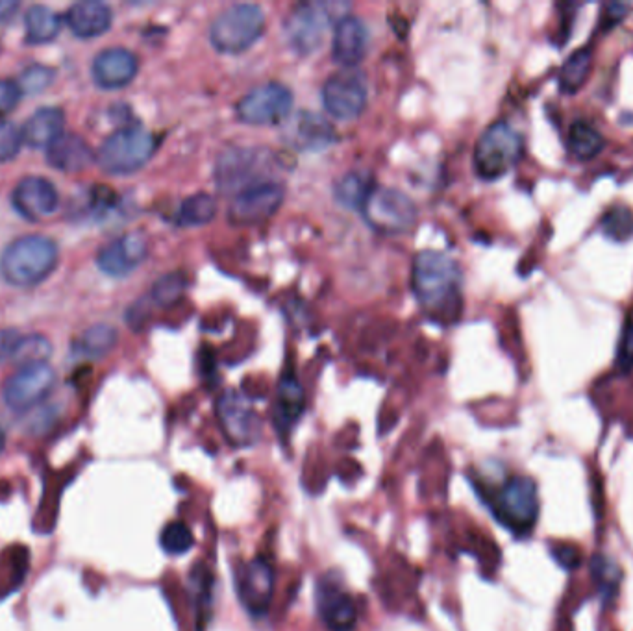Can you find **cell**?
Returning <instances> with one entry per match:
<instances>
[{
	"instance_id": "6da1fadb",
	"label": "cell",
	"mask_w": 633,
	"mask_h": 631,
	"mask_svg": "<svg viewBox=\"0 0 633 631\" xmlns=\"http://www.w3.org/2000/svg\"><path fill=\"white\" fill-rule=\"evenodd\" d=\"M461 282L458 263L443 252L426 250L413 261V291L422 310L437 321L452 322L460 317Z\"/></svg>"
},
{
	"instance_id": "83f0119b",
	"label": "cell",
	"mask_w": 633,
	"mask_h": 631,
	"mask_svg": "<svg viewBox=\"0 0 633 631\" xmlns=\"http://www.w3.org/2000/svg\"><path fill=\"white\" fill-rule=\"evenodd\" d=\"M591 67H593L591 47H584V49L572 52L569 60L563 63V67L559 71V89L563 93H576L580 87L584 86Z\"/></svg>"
},
{
	"instance_id": "52a82bcc",
	"label": "cell",
	"mask_w": 633,
	"mask_h": 631,
	"mask_svg": "<svg viewBox=\"0 0 633 631\" xmlns=\"http://www.w3.org/2000/svg\"><path fill=\"white\" fill-rule=\"evenodd\" d=\"M273 169L271 154L256 149H230L224 152L215 167V180L224 195L247 191L250 187L273 182L267 178Z\"/></svg>"
},
{
	"instance_id": "d4e9b609",
	"label": "cell",
	"mask_w": 633,
	"mask_h": 631,
	"mask_svg": "<svg viewBox=\"0 0 633 631\" xmlns=\"http://www.w3.org/2000/svg\"><path fill=\"white\" fill-rule=\"evenodd\" d=\"M304 411V391L298 384L293 372H286L278 387V404H276V422L282 430H287L298 421Z\"/></svg>"
},
{
	"instance_id": "7a4b0ae2",
	"label": "cell",
	"mask_w": 633,
	"mask_h": 631,
	"mask_svg": "<svg viewBox=\"0 0 633 631\" xmlns=\"http://www.w3.org/2000/svg\"><path fill=\"white\" fill-rule=\"evenodd\" d=\"M58 256V247L50 237H19L2 252L0 274L10 285L32 287L56 269Z\"/></svg>"
},
{
	"instance_id": "d6986e66",
	"label": "cell",
	"mask_w": 633,
	"mask_h": 631,
	"mask_svg": "<svg viewBox=\"0 0 633 631\" xmlns=\"http://www.w3.org/2000/svg\"><path fill=\"white\" fill-rule=\"evenodd\" d=\"M136 54L123 47H113L100 52L93 62V78L102 89H121L128 86L137 75Z\"/></svg>"
},
{
	"instance_id": "7c38bea8",
	"label": "cell",
	"mask_w": 633,
	"mask_h": 631,
	"mask_svg": "<svg viewBox=\"0 0 633 631\" xmlns=\"http://www.w3.org/2000/svg\"><path fill=\"white\" fill-rule=\"evenodd\" d=\"M326 112L341 121H352L365 110L367 82L358 71L345 69L330 76L323 87Z\"/></svg>"
},
{
	"instance_id": "e0dca14e",
	"label": "cell",
	"mask_w": 633,
	"mask_h": 631,
	"mask_svg": "<svg viewBox=\"0 0 633 631\" xmlns=\"http://www.w3.org/2000/svg\"><path fill=\"white\" fill-rule=\"evenodd\" d=\"M13 208L28 221H39L58 208V189L47 178H23L12 193Z\"/></svg>"
},
{
	"instance_id": "7bdbcfd3",
	"label": "cell",
	"mask_w": 633,
	"mask_h": 631,
	"mask_svg": "<svg viewBox=\"0 0 633 631\" xmlns=\"http://www.w3.org/2000/svg\"><path fill=\"white\" fill-rule=\"evenodd\" d=\"M628 10H630L628 4H619V2L606 4L602 8V15H600V26L602 28H611V26L619 25Z\"/></svg>"
},
{
	"instance_id": "836d02e7",
	"label": "cell",
	"mask_w": 633,
	"mask_h": 631,
	"mask_svg": "<svg viewBox=\"0 0 633 631\" xmlns=\"http://www.w3.org/2000/svg\"><path fill=\"white\" fill-rule=\"evenodd\" d=\"M186 293V276L182 273H169L162 276L152 287V300L160 308H171Z\"/></svg>"
},
{
	"instance_id": "8fae6325",
	"label": "cell",
	"mask_w": 633,
	"mask_h": 631,
	"mask_svg": "<svg viewBox=\"0 0 633 631\" xmlns=\"http://www.w3.org/2000/svg\"><path fill=\"white\" fill-rule=\"evenodd\" d=\"M293 106V93L282 84H265L247 93L237 104V115L243 123L267 124L284 123Z\"/></svg>"
},
{
	"instance_id": "bcb514c9",
	"label": "cell",
	"mask_w": 633,
	"mask_h": 631,
	"mask_svg": "<svg viewBox=\"0 0 633 631\" xmlns=\"http://www.w3.org/2000/svg\"><path fill=\"white\" fill-rule=\"evenodd\" d=\"M4 446H6V434H4V430L0 428V452L4 450Z\"/></svg>"
},
{
	"instance_id": "44dd1931",
	"label": "cell",
	"mask_w": 633,
	"mask_h": 631,
	"mask_svg": "<svg viewBox=\"0 0 633 631\" xmlns=\"http://www.w3.org/2000/svg\"><path fill=\"white\" fill-rule=\"evenodd\" d=\"M369 49V30L358 17H343L336 25L332 54L345 67H354L365 58Z\"/></svg>"
},
{
	"instance_id": "ffe728a7",
	"label": "cell",
	"mask_w": 633,
	"mask_h": 631,
	"mask_svg": "<svg viewBox=\"0 0 633 631\" xmlns=\"http://www.w3.org/2000/svg\"><path fill=\"white\" fill-rule=\"evenodd\" d=\"M286 141L304 152L324 150L336 141V130L321 115L300 112L286 126Z\"/></svg>"
},
{
	"instance_id": "ba28073f",
	"label": "cell",
	"mask_w": 633,
	"mask_h": 631,
	"mask_svg": "<svg viewBox=\"0 0 633 631\" xmlns=\"http://www.w3.org/2000/svg\"><path fill=\"white\" fill-rule=\"evenodd\" d=\"M365 223L387 236L404 234L417 221V206L410 197L389 187H374L361 206Z\"/></svg>"
},
{
	"instance_id": "b9f144b4",
	"label": "cell",
	"mask_w": 633,
	"mask_h": 631,
	"mask_svg": "<svg viewBox=\"0 0 633 631\" xmlns=\"http://www.w3.org/2000/svg\"><path fill=\"white\" fill-rule=\"evenodd\" d=\"M21 87L13 80H0V121L17 106L21 99Z\"/></svg>"
},
{
	"instance_id": "3957f363",
	"label": "cell",
	"mask_w": 633,
	"mask_h": 631,
	"mask_svg": "<svg viewBox=\"0 0 633 631\" xmlns=\"http://www.w3.org/2000/svg\"><path fill=\"white\" fill-rule=\"evenodd\" d=\"M495 519L515 535H528L534 530L539 515L537 487L530 478H511L498 489L482 491Z\"/></svg>"
},
{
	"instance_id": "30bf717a",
	"label": "cell",
	"mask_w": 633,
	"mask_h": 631,
	"mask_svg": "<svg viewBox=\"0 0 633 631\" xmlns=\"http://www.w3.org/2000/svg\"><path fill=\"white\" fill-rule=\"evenodd\" d=\"M54 385L56 372L47 361H38L23 365L19 371L12 374L4 384L2 396L8 408L26 411L45 400L54 389Z\"/></svg>"
},
{
	"instance_id": "f6af8a7d",
	"label": "cell",
	"mask_w": 633,
	"mask_h": 631,
	"mask_svg": "<svg viewBox=\"0 0 633 631\" xmlns=\"http://www.w3.org/2000/svg\"><path fill=\"white\" fill-rule=\"evenodd\" d=\"M17 6H19V2H15V0H0V21L10 17L17 10Z\"/></svg>"
},
{
	"instance_id": "d6a6232c",
	"label": "cell",
	"mask_w": 633,
	"mask_h": 631,
	"mask_svg": "<svg viewBox=\"0 0 633 631\" xmlns=\"http://www.w3.org/2000/svg\"><path fill=\"white\" fill-rule=\"evenodd\" d=\"M160 545H162L165 554L182 556L193 548L195 539H193V533L189 530L186 522L176 520V522H171L163 528L162 535H160Z\"/></svg>"
},
{
	"instance_id": "2e32d148",
	"label": "cell",
	"mask_w": 633,
	"mask_h": 631,
	"mask_svg": "<svg viewBox=\"0 0 633 631\" xmlns=\"http://www.w3.org/2000/svg\"><path fill=\"white\" fill-rule=\"evenodd\" d=\"M237 593L241 604L254 617L267 615L274 593V572L265 557H256L237 570Z\"/></svg>"
},
{
	"instance_id": "9a60e30c",
	"label": "cell",
	"mask_w": 633,
	"mask_h": 631,
	"mask_svg": "<svg viewBox=\"0 0 633 631\" xmlns=\"http://www.w3.org/2000/svg\"><path fill=\"white\" fill-rule=\"evenodd\" d=\"M317 611L330 631H352L358 622L356 604L336 574H326L317 583Z\"/></svg>"
},
{
	"instance_id": "8d00e7d4",
	"label": "cell",
	"mask_w": 633,
	"mask_h": 631,
	"mask_svg": "<svg viewBox=\"0 0 633 631\" xmlns=\"http://www.w3.org/2000/svg\"><path fill=\"white\" fill-rule=\"evenodd\" d=\"M23 143V132L15 124L0 121V163L13 160L19 154Z\"/></svg>"
},
{
	"instance_id": "60d3db41",
	"label": "cell",
	"mask_w": 633,
	"mask_h": 631,
	"mask_svg": "<svg viewBox=\"0 0 633 631\" xmlns=\"http://www.w3.org/2000/svg\"><path fill=\"white\" fill-rule=\"evenodd\" d=\"M550 552H552V557L558 561L563 569H578L580 563H582V550H580V546H576L574 543L559 541V543H554V545L550 546Z\"/></svg>"
},
{
	"instance_id": "e575fe53",
	"label": "cell",
	"mask_w": 633,
	"mask_h": 631,
	"mask_svg": "<svg viewBox=\"0 0 633 631\" xmlns=\"http://www.w3.org/2000/svg\"><path fill=\"white\" fill-rule=\"evenodd\" d=\"M49 352V341L45 337H39V335L19 337L17 345L13 348L12 359L21 361L23 365H30V363L45 361V358L49 356Z\"/></svg>"
},
{
	"instance_id": "4316f807",
	"label": "cell",
	"mask_w": 633,
	"mask_h": 631,
	"mask_svg": "<svg viewBox=\"0 0 633 631\" xmlns=\"http://www.w3.org/2000/svg\"><path fill=\"white\" fill-rule=\"evenodd\" d=\"M26 39L34 45L49 43L58 38L62 23L58 13L52 12L47 6H32L25 17Z\"/></svg>"
},
{
	"instance_id": "4fadbf2b",
	"label": "cell",
	"mask_w": 633,
	"mask_h": 631,
	"mask_svg": "<svg viewBox=\"0 0 633 631\" xmlns=\"http://www.w3.org/2000/svg\"><path fill=\"white\" fill-rule=\"evenodd\" d=\"M217 417L226 439L234 446L254 445L261 435V421L249 400L237 391H226L217 400Z\"/></svg>"
},
{
	"instance_id": "5bb4252c",
	"label": "cell",
	"mask_w": 633,
	"mask_h": 631,
	"mask_svg": "<svg viewBox=\"0 0 633 631\" xmlns=\"http://www.w3.org/2000/svg\"><path fill=\"white\" fill-rule=\"evenodd\" d=\"M286 189L278 182H265L239 193L228 210V221L234 226H258L271 219L284 202Z\"/></svg>"
},
{
	"instance_id": "f35d334b",
	"label": "cell",
	"mask_w": 633,
	"mask_h": 631,
	"mask_svg": "<svg viewBox=\"0 0 633 631\" xmlns=\"http://www.w3.org/2000/svg\"><path fill=\"white\" fill-rule=\"evenodd\" d=\"M617 367L622 372H630L633 369V310L624 321L621 341L617 348Z\"/></svg>"
},
{
	"instance_id": "ee69618b",
	"label": "cell",
	"mask_w": 633,
	"mask_h": 631,
	"mask_svg": "<svg viewBox=\"0 0 633 631\" xmlns=\"http://www.w3.org/2000/svg\"><path fill=\"white\" fill-rule=\"evenodd\" d=\"M19 341V335L13 330H0V363L6 358H12L13 348Z\"/></svg>"
},
{
	"instance_id": "277c9868",
	"label": "cell",
	"mask_w": 633,
	"mask_h": 631,
	"mask_svg": "<svg viewBox=\"0 0 633 631\" xmlns=\"http://www.w3.org/2000/svg\"><path fill=\"white\" fill-rule=\"evenodd\" d=\"M524 152L521 134L506 123H493L478 139L474 149V169L484 180H498L509 173Z\"/></svg>"
},
{
	"instance_id": "484cf974",
	"label": "cell",
	"mask_w": 633,
	"mask_h": 631,
	"mask_svg": "<svg viewBox=\"0 0 633 631\" xmlns=\"http://www.w3.org/2000/svg\"><path fill=\"white\" fill-rule=\"evenodd\" d=\"M567 147L574 158L582 161L593 160L606 147V139L593 124L578 119L569 128Z\"/></svg>"
},
{
	"instance_id": "7402d4cb",
	"label": "cell",
	"mask_w": 633,
	"mask_h": 631,
	"mask_svg": "<svg viewBox=\"0 0 633 631\" xmlns=\"http://www.w3.org/2000/svg\"><path fill=\"white\" fill-rule=\"evenodd\" d=\"M113 15L110 6L99 0L76 2L67 12V23L78 38H97L112 26Z\"/></svg>"
},
{
	"instance_id": "f1b7e54d",
	"label": "cell",
	"mask_w": 633,
	"mask_h": 631,
	"mask_svg": "<svg viewBox=\"0 0 633 631\" xmlns=\"http://www.w3.org/2000/svg\"><path fill=\"white\" fill-rule=\"evenodd\" d=\"M217 213V202L208 193H197L186 198L176 213V224L184 228H195L210 223Z\"/></svg>"
},
{
	"instance_id": "4dcf8cb0",
	"label": "cell",
	"mask_w": 633,
	"mask_h": 631,
	"mask_svg": "<svg viewBox=\"0 0 633 631\" xmlns=\"http://www.w3.org/2000/svg\"><path fill=\"white\" fill-rule=\"evenodd\" d=\"M117 343V332L108 324L91 326L80 339V352L89 358L106 356Z\"/></svg>"
},
{
	"instance_id": "ac0fdd59",
	"label": "cell",
	"mask_w": 633,
	"mask_h": 631,
	"mask_svg": "<svg viewBox=\"0 0 633 631\" xmlns=\"http://www.w3.org/2000/svg\"><path fill=\"white\" fill-rule=\"evenodd\" d=\"M147 239L130 232L125 236L113 239L99 252V267L102 273L110 274L113 278H121L134 273L137 267L147 258Z\"/></svg>"
},
{
	"instance_id": "cb8c5ba5",
	"label": "cell",
	"mask_w": 633,
	"mask_h": 631,
	"mask_svg": "<svg viewBox=\"0 0 633 631\" xmlns=\"http://www.w3.org/2000/svg\"><path fill=\"white\" fill-rule=\"evenodd\" d=\"M65 117L60 108H41L34 113L23 130V139L32 149H49L50 145L63 136Z\"/></svg>"
},
{
	"instance_id": "74e56055",
	"label": "cell",
	"mask_w": 633,
	"mask_h": 631,
	"mask_svg": "<svg viewBox=\"0 0 633 631\" xmlns=\"http://www.w3.org/2000/svg\"><path fill=\"white\" fill-rule=\"evenodd\" d=\"M54 80V71L45 65H32L19 78V87L23 93H39L49 87Z\"/></svg>"
},
{
	"instance_id": "5b68a950",
	"label": "cell",
	"mask_w": 633,
	"mask_h": 631,
	"mask_svg": "<svg viewBox=\"0 0 633 631\" xmlns=\"http://www.w3.org/2000/svg\"><path fill=\"white\" fill-rule=\"evenodd\" d=\"M265 15L256 4H236L217 15L210 26L211 45L223 54L250 49L263 34Z\"/></svg>"
},
{
	"instance_id": "ab89813d",
	"label": "cell",
	"mask_w": 633,
	"mask_h": 631,
	"mask_svg": "<svg viewBox=\"0 0 633 631\" xmlns=\"http://www.w3.org/2000/svg\"><path fill=\"white\" fill-rule=\"evenodd\" d=\"M593 574H595L596 582L600 583V587L606 593L617 589L621 572L613 561H609L608 557H595L593 559Z\"/></svg>"
},
{
	"instance_id": "d590c367",
	"label": "cell",
	"mask_w": 633,
	"mask_h": 631,
	"mask_svg": "<svg viewBox=\"0 0 633 631\" xmlns=\"http://www.w3.org/2000/svg\"><path fill=\"white\" fill-rule=\"evenodd\" d=\"M193 594H195V604H197L199 628H204L211 606V574L202 565L193 572Z\"/></svg>"
},
{
	"instance_id": "9c48e42d",
	"label": "cell",
	"mask_w": 633,
	"mask_h": 631,
	"mask_svg": "<svg viewBox=\"0 0 633 631\" xmlns=\"http://www.w3.org/2000/svg\"><path fill=\"white\" fill-rule=\"evenodd\" d=\"M339 4L330 2H306L298 4L293 12L287 15L284 25V36L287 45L298 54H311L323 43L324 34L332 21L336 19Z\"/></svg>"
},
{
	"instance_id": "8992f818",
	"label": "cell",
	"mask_w": 633,
	"mask_h": 631,
	"mask_svg": "<svg viewBox=\"0 0 633 631\" xmlns=\"http://www.w3.org/2000/svg\"><path fill=\"white\" fill-rule=\"evenodd\" d=\"M156 139L139 124L125 126L106 137L99 150L100 167L110 174H130L139 171L152 158Z\"/></svg>"
},
{
	"instance_id": "f546056e",
	"label": "cell",
	"mask_w": 633,
	"mask_h": 631,
	"mask_svg": "<svg viewBox=\"0 0 633 631\" xmlns=\"http://www.w3.org/2000/svg\"><path fill=\"white\" fill-rule=\"evenodd\" d=\"M371 176L365 173H350L343 176L336 186V198L350 210H358L363 206L365 198L373 191Z\"/></svg>"
},
{
	"instance_id": "1f68e13d",
	"label": "cell",
	"mask_w": 633,
	"mask_h": 631,
	"mask_svg": "<svg viewBox=\"0 0 633 631\" xmlns=\"http://www.w3.org/2000/svg\"><path fill=\"white\" fill-rule=\"evenodd\" d=\"M600 228L613 241H628L633 237V211L626 206H615L604 213Z\"/></svg>"
},
{
	"instance_id": "603a6c76",
	"label": "cell",
	"mask_w": 633,
	"mask_h": 631,
	"mask_svg": "<svg viewBox=\"0 0 633 631\" xmlns=\"http://www.w3.org/2000/svg\"><path fill=\"white\" fill-rule=\"evenodd\" d=\"M47 160L58 171L78 173L91 163L93 152L84 137L78 134H63L47 149Z\"/></svg>"
}]
</instances>
